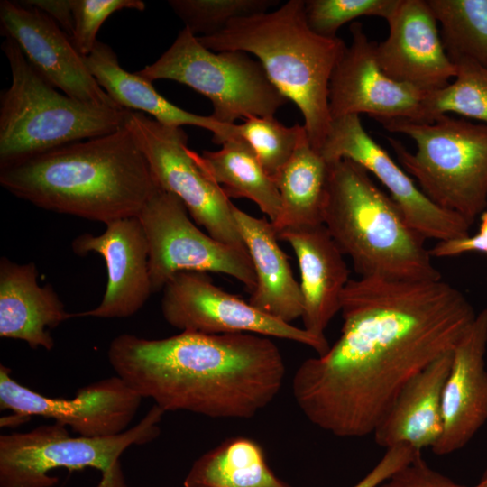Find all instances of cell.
Returning <instances> with one entry per match:
<instances>
[{"instance_id":"obj_22","label":"cell","mask_w":487,"mask_h":487,"mask_svg":"<svg viewBox=\"0 0 487 487\" xmlns=\"http://www.w3.org/2000/svg\"><path fill=\"white\" fill-rule=\"evenodd\" d=\"M452 357L453 351L442 354L403 387L372 434L379 446L421 452L436 446L443 431L442 396Z\"/></svg>"},{"instance_id":"obj_1","label":"cell","mask_w":487,"mask_h":487,"mask_svg":"<svg viewBox=\"0 0 487 487\" xmlns=\"http://www.w3.org/2000/svg\"><path fill=\"white\" fill-rule=\"evenodd\" d=\"M340 312V336L300 363L291 389L309 422L344 438L372 435L403 387L453 351L477 315L442 279L372 277L349 280Z\"/></svg>"},{"instance_id":"obj_9","label":"cell","mask_w":487,"mask_h":487,"mask_svg":"<svg viewBox=\"0 0 487 487\" xmlns=\"http://www.w3.org/2000/svg\"><path fill=\"white\" fill-rule=\"evenodd\" d=\"M136 73L151 82L170 79L191 87L210 100L211 116L224 124L274 116L289 102L259 60L240 51H213L186 27L156 61Z\"/></svg>"},{"instance_id":"obj_8","label":"cell","mask_w":487,"mask_h":487,"mask_svg":"<svg viewBox=\"0 0 487 487\" xmlns=\"http://www.w3.org/2000/svg\"><path fill=\"white\" fill-rule=\"evenodd\" d=\"M164 411L153 405L133 427L103 436H72L54 422L27 432L0 436V487H52L59 479L50 473L60 468H94L101 473L96 487H128L120 457L133 445L154 440Z\"/></svg>"},{"instance_id":"obj_28","label":"cell","mask_w":487,"mask_h":487,"mask_svg":"<svg viewBox=\"0 0 487 487\" xmlns=\"http://www.w3.org/2000/svg\"><path fill=\"white\" fill-rule=\"evenodd\" d=\"M427 2L451 60H465L487 68V0Z\"/></svg>"},{"instance_id":"obj_13","label":"cell","mask_w":487,"mask_h":487,"mask_svg":"<svg viewBox=\"0 0 487 487\" xmlns=\"http://www.w3.org/2000/svg\"><path fill=\"white\" fill-rule=\"evenodd\" d=\"M319 152L328 163L348 159L377 178L411 226L426 240L443 242L470 234L472 225L431 201L400 164L366 132L360 115L332 119Z\"/></svg>"},{"instance_id":"obj_26","label":"cell","mask_w":487,"mask_h":487,"mask_svg":"<svg viewBox=\"0 0 487 487\" xmlns=\"http://www.w3.org/2000/svg\"><path fill=\"white\" fill-rule=\"evenodd\" d=\"M329 163L305 137L289 161L273 177L280 210L271 222L277 234L288 228L323 225Z\"/></svg>"},{"instance_id":"obj_10","label":"cell","mask_w":487,"mask_h":487,"mask_svg":"<svg viewBox=\"0 0 487 487\" xmlns=\"http://www.w3.org/2000/svg\"><path fill=\"white\" fill-rule=\"evenodd\" d=\"M137 217L148 244L152 294L182 271L223 273L253 291L256 279L248 253L205 234L174 194L158 188Z\"/></svg>"},{"instance_id":"obj_3","label":"cell","mask_w":487,"mask_h":487,"mask_svg":"<svg viewBox=\"0 0 487 487\" xmlns=\"http://www.w3.org/2000/svg\"><path fill=\"white\" fill-rule=\"evenodd\" d=\"M0 184L37 207L105 225L137 216L158 188L124 125L0 168Z\"/></svg>"},{"instance_id":"obj_38","label":"cell","mask_w":487,"mask_h":487,"mask_svg":"<svg viewBox=\"0 0 487 487\" xmlns=\"http://www.w3.org/2000/svg\"><path fill=\"white\" fill-rule=\"evenodd\" d=\"M29 418L19 414L13 413L12 415L2 417L0 419V424L1 427H15L24 423Z\"/></svg>"},{"instance_id":"obj_33","label":"cell","mask_w":487,"mask_h":487,"mask_svg":"<svg viewBox=\"0 0 487 487\" xmlns=\"http://www.w3.org/2000/svg\"><path fill=\"white\" fill-rule=\"evenodd\" d=\"M74 19L70 41L83 56H88L97 43L96 35L103 23L112 14L123 9L143 11L142 0H71Z\"/></svg>"},{"instance_id":"obj_32","label":"cell","mask_w":487,"mask_h":487,"mask_svg":"<svg viewBox=\"0 0 487 487\" xmlns=\"http://www.w3.org/2000/svg\"><path fill=\"white\" fill-rule=\"evenodd\" d=\"M399 3L400 0H307L304 12L307 23L315 33L334 39L345 23L362 16H377L387 22Z\"/></svg>"},{"instance_id":"obj_24","label":"cell","mask_w":487,"mask_h":487,"mask_svg":"<svg viewBox=\"0 0 487 487\" xmlns=\"http://www.w3.org/2000/svg\"><path fill=\"white\" fill-rule=\"evenodd\" d=\"M84 59L99 86L118 106L147 113L164 125L204 128L212 133L213 142L220 145L238 136L236 124H224L211 115H196L168 101L157 92L152 82L124 69L116 54L107 44L97 41L93 51Z\"/></svg>"},{"instance_id":"obj_39","label":"cell","mask_w":487,"mask_h":487,"mask_svg":"<svg viewBox=\"0 0 487 487\" xmlns=\"http://www.w3.org/2000/svg\"><path fill=\"white\" fill-rule=\"evenodd\" d=\"M473 487H487V469L483 473L478 483Z\"/></svg>"},{"instance_id":"obj_5","label":"cell","mask_w":487,"mask_h":487,"mask_svg":"<svg viewBox=\"0 0 487 487\" xmlns=\"http://www.w3.org/2000/svg\"><path fill=\"white\" fill-rule=\"evenodd\" d=\"M323 225L359 277L404 281L442 279L426 239L358 163H329Z\"/></svg>"},{"instance_id":"obj_23","label":"cell","mask_w":487,"mask_h":487,"mask_svg":"<svg viewBox=\"0 0 487 487\" xmlns=\"http://www.w3.org/2000/svg\"><path fill=\"white\" fill-rule=\"evenodd\" d=\"M232 211L256 279L248 302L259 310L291 324L302 317L303 299L288 256L278 244L277 233L271 221L265 218L253 216L234 205Z\"/></svg>"},{"instance_id":"obj_16","label":"cell","mask_w":487,"mask_h":487,"mask_svg":"<svg viewBox=\"0 0 487 487\" xmlns=\"http://www.w3.org/2000/svg\"><path fill=\"white\" fill-rule=\"evenodd\" d=\"M1 34L14 40L31 66L65 95L91 104L118 106L99 86L69 37L39 9L0 2Z\"/></svg>"},{"instance_id":"obj_18","label":"cell","mask_w":487,"mask_h":487,"mask_svg":"<svg viewBox=\"0 0 487 487\" xmlns=\"http://www.w3.org/2000/svg\"><path fill=\"white\" fill-rule=\"evenodd\" d=\"M106 226L99 235L85 233L72 242L76 254L98 253L107 270V284L100 304L73 317H128L137 313L152 294L148 244L139 218L119 219Z\"/></svg>"},{"instance_id":"obj_31","label":"cell","mask_w":487,"mask_h":487,"mask_svg":"<svg viewBox=\"0 0 487 487\" xmlns=\"http://www.w3.org/2000/svg\"><path fill=\"white\" fill-rule=\"evenodd\" d=\"M173 12L195 36L222 31L230 21L269 11L278 0H170Z\"/></svg>"},{"instance_id":"obj_36","label":"cell","mask_w":487,"mask_h":487,"mask_svg":"<svg viewBox=\"0 0 487 487\" xmlns=\"http://www.w3.org/2000/svg\"><path fill=\"white\" fill-rule=\"evenodd\" d=\"M432 258L455 257L468 253H482L487 255V210L480 216L478 232L462 238L437 242L429 249Z\"/></svg>"},{"instance_id":"obj_17","label":"cell","mask_w":487,"mask_h":487,"mask_svg":"<svg viewBox=\"0 0 487 487\" xmlns=\"http://www.w3.org/2000/svg\"><path fill=\"white\" fill-rule=\"evenodd\" d=\"M389 34L376 44V58L391 78L426 94L446 87L456 75L427 0H400L387 21Z\"/></svg>"},{"instance_id":"obj_6","label":"cell","mask_w":487,"mask_h":487,"mask_svg":"<svg viewBox=\"0 0 487 487\" xmlns=\"http://www.w3.org/2000/svg\"><path fill=\"white\" fill-rule=\"evenodd\" d=\"M2 50L11 85L0 98V168L124 125L128 109L60 93L37 73L14 40L5 38Z\"/></svg>"},{"instance_id":"obj_14","label":"cell","mask_w":487,"mask_h":487,"mask_svg":"<svg viewBox=\"0 0 487 487\" xmlns=\"http://www.w3.org/2000/svg\"><path fill=\"white\" fill-rule=\"evenodd\" d=\"M142 398L113 376L78 390L73 398L51 397L22 385L0 365V406L31 418L39 416L69 427L78 436L103 437L127 430Z\"/></svg>"},{"instance_id":"obj_12","label":"cell","mask_w":487,"mask_h":487,"mask_svg":"<svg viewBox=\"0 0 487 487\" xmlns=\"http://www.w3.org/2000/svg\"><path fill=\"white\" fill-rule=\"evenodd\" d=\"M161 310L171 326L204 334H255L296 342L317 355L330 347L326 337L275 318L216 285L205 272L182 271L162 289Z\"/></svg>"},{"instance_id":"obj_19","label":"cell","mask_w":487,"mask_h":487,"mask_svg":"<svg viewBox=\"0 0 487 487\" xmlns=\"http://www.w3.org/2000/svg\"><path fill=\"white\" fill-rule=\"evenodd\" d=\"M487 308L453 350L442 396L443 431L432 449L447 455L464 447L487 422Z\"/></svg>"},{"instance_id":"obj_7","label":"cell","mask_w":487,"mask_h":487,"mask_svg":"<svg viewBox=\"0 0 487 487\" xmlns=\"http://www.w3.org/2000/svg\"><path fill=\"white\" fill-rule=\"evenodd\" d=\"M391 133L409 136L410 152L387 137L400 166L438 207L471 225L487 207V124L441 115L430 123L405 119L379 122Z\"/></svg>"},{"instance_id":"obj_20","label":"cell","mask_w":487,"mask_h":487,"mask_svg":"<svg viewBox=\"0 0 487 487\" xmlns=\"http://www.w3.org/2000/svg\"><path fill=\"white\" fill-rule=\"evenodd\" d=\"M295 253L300 271L304 329L325 336V330L341 309L351 280L342 253L324 225L288 228L278 234Z\"/></svg>"},{"instance_id":"obj_27","label":"cell","mask_w":487,"mask_h":487,"mask_svg":"<svg viewBox=\"0 0 487 487\" xmlns=\"http://www.w3.org/2000/svg\"><path fill=\"white\" fill-rule=\"evenodd\" d=\"M184 487H291L268 465L262 447L246 437L229 438L199 456Z\"/></svg>"},{"instance_id":"obj_2","label":"cell","mask_w":487,"mask_h":487,"mask_svg":"<svg viewBox=\"0 0 487 487\" xmlns=\"http://www.w3.org/2000/svg\"><path fill=\"white\" fill-rule=\"evenodd\" d=\"M108 361L142 399L166 411L248 419L279 394L286 367L270 337L182 331L161 339L115 337Z\"/></svg>"},{"instance_id":"obj_21","label":"cell","mask_w":487,"mask_h":487,"mask_svg":"<svg viewBox=\"0 0 487 487\" xmlns=\"http://www.w3.org/2000/svg\"><path fill=\"white\" fill-rule=\"evenodd\" d=\"M33 262L0 260V336L21 340L32 348L51 351L55 345L50 330L73 317L54 288L37 282Z\"/></svg>"},{"instance_id":"obj_25","label":"cell","mask_w":487,"mask_h":487,"mask_svg":"<svg viewBox=\"0 0 487 487\" xmlns=\"http://www.w3.org/2000/svg\"><path fill=\"white\" fill-rule=\"evenodd\" d=\"M218 151H190L202 172L217 184L227 198L254 202L271 222L280 210V193L274 179L262 166L248 142L240 136L221 144Z\"/></svg>"},{"instance_id":"obj_29","label":"cell","mask_w":487,"mask_h":487,"mask_svg":"<svg viewBox=\"0 0 487 487\" xmlns=\"http://www.w3.org/2000/svg\"><path fill=\"white\" fill-rule=\"evenodd\" d=\"M454 63L457 69L455 80L427 96L424 123L455 113L487 124V68L465 60Z\"/></svg>"},{"instance_id":"obj_11","label":"cell","mask_w":487,"mask_h":487,"mask_svg":"<svg viewBox=\"0 0 487 487\" xmlns=\"http://www.w3.org/2000/svg\"><path fill=\"white\" fill-rule=\"evenodd\" d=\"M124 126L146 158L158 188L177 196L193 221L213 238L247 252L233 216L234 204L196 164L183 129L132 110Z\"/></svg>"},{"instance_id":"obj_35","label":"cell","mask_w":487,"mask_h":487,"mask_svg":"<svg viewBox=\"0 0 487 487\" xmlns=\"http://www.w3.org/2000/svg\"><path fill=\"white\" fill-rule=\"evenodd\" d=\"M420 455V452L405 446L388 448L372 470L352 487H377Z\"/></svg>"},{"instance_id":"obj_30","label":"cell","mask_w":487,"mask_h":487,"mask_svg":"<svg viewBox=\"0 0 487 487\" xmlns=\"http://www.w3.org/2000/svg\"><path fill=\"white\" fill-rule=\"evenodd\" d=\"M236 129L238 135L248 142L263 169L272 178L308 136L304 125L286 126L274 116H252L236 124Z\"/></svg>"},{"instance_id":"obj_34","label":"cell","mask_w":487,"mask_h":487,"mask_svg":"<svg viewBox=\"0 0 487 487\" xmlns=\"http://www.w3.org/2000/svg\"><path fill=\"white\" fill-rule=\"evenodd\" d=\"M377 487H468L432 468L420 455Z\"/></svg>"},{"instance_id":"obj_15","label":"cell","mask_w":487,"mask_h":487,"mask_svg":"<svg viewBox=\"0 0 487 487\" xmlns=\"http://www.w3.org/2000/svg\"><path fill=\"white\" fill-rule=\"evenodd\" d=\"M346 46L332 73L328 105L332 119L366 114L376 121L405 119L425 122L424 104L428 94L388 77L376 58V44L363 24L349 27Z\"/></svg>"},{"instance_id":"obj_4","label":"cell","mask_w":487,"mask_h":487,"mask_svg":"<svg viewBox=\"0 0 487 487\" xmlns=\"http://www.w3.org/2000/svg\"><path fill=\"white\" fill-rule=\"evenodd\" d=\"M213 51L253 54L278 90L301 112L311 146L320 151L329 133V82L346 45L325 38L308 25L303 0L278 9L235 18L220 32L198 37Z\"/></svg>"},{"instance_id":"obj_37","label":"cell","mask_w":487,"mask_h":487,"mask_svg":"<svg viewBox=\"0 0 487 487\" xmlns=\"http://www.w3.org/2000/svg\"><path fill=\"white\" fill-rule=\"evenodd\" d=\"M20 3L46 14L70 39L74 30L71 0H26Z\"/></svg>"}]
</instances>
